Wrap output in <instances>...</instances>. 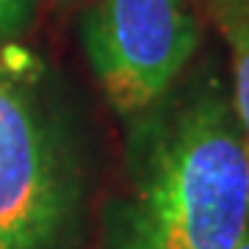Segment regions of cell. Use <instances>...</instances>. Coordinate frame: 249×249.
<instances>
[{"label": "cell", "instance_id": "obj_1", "mask_svg": "<svg viewBox=\"0 0 249 249\" xmlns=\"http://www.w3.org/2000/svg\"><path fill=\"white\" fill-rule=\"evenodd\" d=\"M103 249H235L249 230V144L216 55L124 119Z\"/></svg>", "mask_w": 249, "mask_h": 249}, {"label": "cell", "instance_id": "obj_2", "mask_svg": "<svg viewBox=\"0 0 249 249\" xmlns=\"http://www.w3.org/2000/svg\"><path fill=\"white\" fill-rule=\"evenodd\" d=\"M91 150L67 86L39 53L0 47V249H80Z\"/></svg>", "mask_w": 249, "mask_h": 249}, {"label": "cell", "instance_id": "obj_3", "mask_svg": "<svg viewBox=\"0 0 249 249\" xmlns=\"http://www.w3.org/2000/svg\"><path fill=\"white\" fill-rule=\"evenodd\" d=\"M196 0H91L80 42L108 106L122 119L160 100L202 42Z\"/></svg>", "mask_w": 249, "mask_h": 249}, {"label": "cell", "instance_id": "obj_4", "mask_svg": "<svg viewBox=\"0 0 249 249\" xmlns=\"http://www.w3.org/2000/svg\"><path fill=\"white\" fill-rule=\"evenodd\" d=\"M230 55V94L249 144V0H196Z\"/></svg>", "mask_w": 249, "mask_h": 249}, {"label": "cell", "instance_id": "obj_5", "mask_svg": "<svg viewBox=\"0 0 249 249\" xmlns=\"http://www.w3.org/2000/svg\"><path fill=\"white\" fill-rule=\"evenodd\" d=\"M39 0H0V47L11 45L34 22Z\"/></svg>", "mask_w": 249, "mask_h": 249}, {"label": "cell", "instance_id": "obj_6", "mask_svg": "<svg viewBox=\"0 0 249 249\" xmlns=\"http://www.w3.org/2000/svg\"><path fill=\"white\" fill-rule=\"evenodd\" d=\"M61 9H75V6H80V3H86V0H55Z\"/></svg>", "mask_w": 249, "mask_h": 249}, {"label": "cell", "instance_id": "obj_7", "mask_svg": "<svg viewBox=\"0 0 249 249\" xmlns=\"http://www.w3.org/2000/svg\"><path fill=\"white\" fill-rule=\"evenodd\" d=\"M235 249H249V230H247V235H244V238H241V244Z\"/></svg>", "mask_w": 249, "mask_h": 249}]
</instances>
